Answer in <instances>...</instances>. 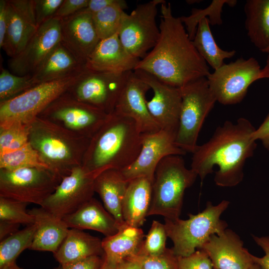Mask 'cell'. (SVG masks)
Wrapping results in <instances>:
<instances>
[{
    "mask_svg": "<svg viewBox=\"0 0 269 269\" xmlns=\"http://www.w3.org/2000/svg\"><path fill=\"white\" fill-rule=\"evenodd\" d=\"M160 5L158 40L134 70L144 71L179 88L207 77L210 73L209 68L190 39L180 18L173 16L169 2Z\"/></svg>",
    "mask_w": 269,
    "mask_h": 269,
    "instance_id": "6da1fadb",
    "label": "cell"
},
{
    "mask_svg": "<svg viewBox=\"0 0 269 269\" xmlns=\"http://www.w3.org/2000/svg\"><path fill=\"white\" fill-rule=\"evenodd\" d=\"M255 130L244 118H239L236 123L226 121L217 128L207 142L197 146L192 153L191 168L202 181L217 166L214 178L217 186L237 185L243 179L245 163L257 146L252 136Z\"/></svg>",
    "mask_w": 269,
    "mask_h": 269,
    "instance_id": "7a4b0ae2",
    "label": "cell"
},
{
    "mask_svg": "<svg viewBox=\"0 0 269 269\" xmlns=\"http://www.w3.org/2000/svg\"><path fill=\"white\" fill-rule=\"evenodd\" d=\"M141 148V134L134 121L114 112L91 138L82 165L96 176L110 169L121 171Z\"/></svg>",
    "mask_w": 269,
    "mask_h": 269,
    "instance_id": "3957f363",
    "label": "cell"
},
{
    "mask_svg": "<svg viewBox=\"0 0 269 269\" xmlns=\"http://www.w3.org/2000/svg\"><path fill=\"white\" fill-rule=\"evenodd\" d=\"M90 139L40 117L30 125L29 142L49 169L62 180L82 165Z\"/></svg>",
    "mask_w": 269,
    "mask_h": 269,
    "instance_id": "277c9868",
    "label": "cell"
},
{
    "mask_svg": "<svg viewBox=\"0 0 269 269\" xmlns=\"http://www.w3.org/2000/svg\"><path fill=\"white\" fill-rule=\"evenodd\" d=\"M198 176L187 168L180 155L163 158L156 168L152 184V198L148 216L160 215L164 219L179 218L185 191Z\"/></svg>",
    "mask_w": 269,
    "mask_h": 269,
    "instance_id": "5b68a950",
    "label": "cell"
},
{
    "mask_svg": "<svg viewBox=\"0 0 269 269\" xmlns=\"http://www.w3.org/2000/svg\"><path fill=\"white\" fill-rule=\"evenodd\" d=\"M229 204L226 200L216 205L208 202L203 211L196 214H189L187 219H164L166 233L173 242L171 249L174 254L178 257L188 256L200 249L211 236L221 234L228 224L220 217Z\"/></svg>",
    "mask_w": 269,
    "mask_h": 269,
    "instance_id": "8992f818",
    "label": "cell"
},
{
    "mask_svg": "<svg viewBox=\"0 0 269 269\" xmlns=\"http://www.w3.org/2000/svg\"><path fill=\"white\" fill-rule=\"evenodd\" d=\"M181 105L175 144L193 153L198 135L208 115L217 102L206 77L192 81L180 88Z\"/></svg>",
    "mask_w": 269,
    "mask_h": 269,
    "instance_id": "52a82bcc",
    "label": "cell"
},
{
    "mask_svg": "<svg viewBox=\"0 0 269 269\" xmlns=\"http://www.w3.org/2000/svg\"><path fill=\"white\" fill-rule=\"evenodd\" d=\"M86 68L77 73L37 85L21 95L0 103V125L19 122L30 125L54 100L82 77Z\"/></svg>",
    "mask_w": 269,
    "mask_h": 269,
    "instance_id": "ba28073f",
    "label": "cell"
},
{
    "mask_svg": "<svg viewBox=\"0 0 269 269\" xmlns=\"http://www.w3.org/2000/svg\"><path fill=\"white\" fill-rule=\"evenodd\" d=\"M61 181L47 168L0 169V197L40 206Z\"/></svg>",
    "mask_w": 269,
    "mask_h": 269,
    "instance_id": "9c48e42d",
    "label": "cell"
},
{
    "mask_svg": "<svg viewBox=\"0 0 269 269\" xmlns=\"http://www.w3.org/2000/svg\"><path fill=\"white\" fill-rule=\"evenodd\" d=\"M110 115L78 100L68 90L54 100L38 117L91 139Z\"/></svg>",
    "mask_w": 269,
    "mask_h": 269,
    "instance_id": "30bf717a",
    "label": "cell"
},
{
    "mask_svg": "<svg viewBox=\"0 0 269 269\" xmlns=\"http://www.w3.org/2000/svg\"><path fill=\"white\" fill-rule=\"evenodd\" d=\"M164 2L153 0L138 5L129 14L124 11L118 35L124 47L133 56L143 58L156 45L160 36L156 21L157 6Z\"/></svg>",
    "mask_w": 269,
    "mask_h": 269,
    "instance_id": "8fae6325",
    "label": "cell"
},
{
    "mask_svg": "<svg viewBox=\"0 0 269 269\" xmlns=\"http://www.w3.org/2000/svg\"><path fill=\"white\" fill-rule=\"evenodd\" d=\"M261 70L255 58H240L224 64L206 78L217 101L225 105H234L243 100L250 85L259 80Z\"/></svg>",
    "mask_w": 269,
    "mask_h": 269,
    "instance_id": "7c38bea8",
    "label": "cell"
},
{
    "mask_svg": "<svg viewBox=\"0 0 269 269\" xmlns=\"http://www.w3.org/2000/svg\"><path fill=\"white\" fill-rule=\"evenodd\" d=\"M131 72H99L86 69L82 77L68 91L78 100L111 114Z\"/></svg>",
    "mask_w": 269,
    "mask_h": 269,
    "instance_id": "4fadbf2b",
    "label": "cell"
},
{
    "mask_svg": "<svg viewBox=\"0 0 269 269\" xmlns=\"http://www.w3.org/2000/svg\"><path fill=\"white\" fill-rule=\"evenodd\" d=\"M96 177L82 165L74 168L40 207L62 219L93 197Z\"/></svg>",
    "mask_w": 269,
    "mask_h": 269,
    "instance_id": "5bb4252c",
    "label": "cell"
},
{
    "mask_svg": "<svg viewBox=\"0 0 269 269\" xmlns=\"http://www.w3.org/2000/svg\"><path fill=\"white\" fill-rule=\"evenodd\" d=\"M185 151L175 144V136L160 130L149 134H141V148L135 160L120 171L125 179L144 177L153 181L154 173L160 161L169 155H183Z\"/></svg>",
    "mask_w": 269,
    "mask_h": 269,
    "instance_id": "9a60e30c",
    "label": "cell"
},
{
    "mask_svg": "<svg viewBox=\"0 0 269 269\" xmlns=\"http://www.w3.org/2000/svg\"><path fill=\"white\" fill-rule=\"evenodd\" d=\"M134 71L153 91V97L146 102L152 118L160 130L176 138L182 100L180 89L167 85L144 71Z\"/></svg>",
    "mask_w": 269,
    "mask_h": 269,
    "instance_id": "2e32d148",
    "label": "cell"
},
{
    "mask_svg": "<svg viewBox=\"0 0 269 269\" xmlns=\"http://www.w3.org/2000/svg\"><path fill=\"white\" fill-rule=\"evenodd\" d=\"M60 41V19L53 17L38 27L20 53L10 58V72L18 76L32 75Z\"/></svg>",
    "mask_w": 269,
    "mask_h": 269,
    "instance_id": "e0dca14e",
    "label": "cell"
},
{
    "mask_svg": "<svg viewBox=\"0 0 269 269\" xmlns=\"http://www.w3.org/2000/svg\"><path fill=\"white\" fill-rule=\"evenodd\" d=\"M8 25L2 48L10 58L24 49L37 31L34 0H6Z\"/></svg>",
    "mask_w": 269,
    "mask_h": 269,
    "instance_id": "ac0fdd59",
    "label": "cell"
},
{
    "mask_svg": "<svg viewBox=\"0 0 269 269\" xmlns=\"http://www.w3.org/2000/svg\"><path fill=\"white\" fill-rule=\"evenodd\" d=\"M149 86L131 71L116 103L115 112L128 116L135 122L141 134H149L160 130L151 116L145 95Z\"/></svg>",
    "mask_w": 269,
    "mask_h": 269,
    "instance_id": "d6986e66",
    "label": "cell"
},
{
    "mask_svg": "<svg viewBox=\"0 0 269 269\" xmlns=\"http://www.w3.org/2000/svg\"><path fill=\"white\" fill-rule=\"evenodd\" d=\"M61 43L85 65L99 41L92 14L80 10L60 19Z\"/></svg>",
    "mask_w": 269,
    "mask_h": 269,
    "instance_id": "ffe728a7",
    "label": "cell"
},
{
    "mask_svg": "<svg viewBox=\"0 0 269 269\" xmlns=\"http://www.w3.org/2000/svg\"><path fill=\"white\" fill-rule=\"evenodd\" d=\"M200 249L209 257L213 269H250L255 264L243 241L231 229L211 236Z\"/></svg>",
    "mask_w": 269,
    "mask_h": 269,
    "instance_id": "44dd1931",
    "label": "cell"
},
{
    "mask_svg": "<svg viewBox=\"0 0 269 269\" xmlns=\"http://www.w3.org/2000/svg\"><path fill=\"white\" fill-rule=\"evenodd\" d=\"M140 59L124 47L118 32L100 40L85 63V68L99 72L123 73L134 71Z\"/></svg>",
    "mask_w": 269,
    "mask_h": 269,
    "instance_id": "7402d4cb",
    "label": "cell"
},
{
    "mask_svg": "<svg viewBox=\"0 0 269 269\" xmlns=\"http://www.w3.org/2000/svg\"><path fill=\"white\" fill-rule=\"evenodd\" d=\"M62 219L69 228L92 230L105 237L116 234L120 229L114 217L93 197Z\"/></svg>",
    "mask_w": 269,
    "mask_h": 269,
    "instance_id": "603a6c76",
    "label": "cell"
},
{
    "mask_svg": "<svg viewBox=\"0 0 269 269\" xmlns=\"http://www.w3.org/2000/svg\"><path fill=\"white\" fill-rule=\"evenodd\" d=\"M28 212L34 217L36 231L30 250L53 254L65 238L69 228L62 219L44 208H34Z\"/></svg>",
    "mask_w": 269,
    "mask_h": 269,
    "instance_id": "cb8c5ba5",
    "label": "cell"
},
{
    "mask_svg": "<svg viewBox=\"0 0 269 269\" xmlns=\"http://www.w3.org/2000/svg\"><path fill=\"white\" fill-rule=\"evenodd\" d=\"M152 182L139 177L129 181L122 203V215L125 223L140 228L144 223L151 204Z\"/></svg>",
    "mask_w": 269,
    "mask_h": 269,
    "instance_id": "d4e9b609",
    "label": "cell"
},
{
    "mask_svg": "<svg viewBox=\"0 0 269 269\" xmlns=\"http://www.w3.org/2000/svg\"><path fill=\"white\" fill-rule=\"evenodd\" d=\"M129 181L120 171L106 170L95 179L94 190L101 197L105 208L114 217L120 229L127 224L122 215V203Z\"/></svg>",
    "mask_w": 269,
    "mask_h": 269,
    "instance_id": "484cf974",
    "label": "cell"
},
{
    "mask_svg": "<svg viewBox=\"0 0 269 269\" xmlns=\"http://www.w3.org/2000/svg\"><path fill=\"white\" fill-rule=\"evenodd\" d=\"M80 63L60 42L31 75L36 85L52 81L83 71Z\"/></svg>",
    "mask_w": 269,
    "mask_h": 269,
    "instance_id": "4316f807",
    "label": "cell"
},
{
    "mask_svg": "<svg viewBox=\"0 0 269 269\" xmlns=\"http://www.w3.org/2000/svg\"><path fill=\"white\" fill-rule=\"evenodd\" d=\"M55 259L63 265L92 256L104 255L102 240L83 230L70 228L63 242L53 254Z\"/></svg>",
    "mask_w": 269,
    "mask_h": 269,
    "instance_id": "83f0119b",
    "label": "cell"
},
{
    "mask_svg": "<svg viewBox=\"0 0 269 269\" xmlns=\"http://www.w3.org/2000/svg\"><path fill=\"white\" fill-rule=\"evenodd\" d=\"M144 233L140 228L126 225L116 234L102 240L105 259L118 264L122 261L138 254Z\"/></svg>",
    "mask_w": 269,
    "mask_h": 269,
    "instance_id": "f1b7e54d",
    "label": "cell"
},
{
    "mask_svg": "<svg viewBox=\"0 0 269 269\" xmlns=\"http://www.w3.org/2000/svg\"><path fill=\"white\" fill-rule=\"evenodd\" d=\"M244 11L247 35L251 42L264 52L269 49V0H248Z\"/></svg>",
    "mask_w": 269,
    "mask_h": 269,
    "instance_id": "f546056e",
    "label": "cell"
},
{
    "mask_svg": "<svg viewBox=\"0 0 269 269\" xmlns=\"http://www.w3.org/2000/svg\"><path fill=\"white\" fill-rule=\"evenodd\" d=\"M209 18L202 19L199 22L192 42L200 55L214 70L222 66L226 58L236 54L234 50H224L217 44L209 25Z\"/></svg>",
    "mask_w": 269,
    "mask_h": 269,
    "instance_id": "4dcf8cb0",
    "label": "cell"
},
{
    "mask_svg": "<svg viewBox=\"0 0 269 269\" xmlns=\"http://www.w3.org/2000/svg\"><path fill=\"white\" fill-rule=\"evenodd\" d=\"M35 231V224L27 226L0 241V269L15 262L21 253L26 249H30Z\"/></svg>",
    "mask_w": 269,
    "mask_h": 269,
    "instance_id": "1f68e13d",
    "label": "cell"
},
{
    "mask_svg": "<svg viewBox=\"0 0 269 269\" xmlns=\"http://www.w3.org/2000/svg\"><path fill=\"white\" fill-rule=\"evenodd\" d=\"M128 7L127 2L119 0L92 15L94 25L100 40L108 38L119 32L123 13Z\"/></svg>",
    "mask_w": 269,
    "mask_h": 269,
    "instance_id": "d6a6232c",
    "label": "cell"
},
{
    "mask_svg": "<svg viewBox=\"0 0 269 269\" xmlns=\"http://www.w3.org/2000/svg\"><path fill=\"white\" fill-rule=\"evenodd\" d=\"M236 0H214L210 5L205 9L193 8L191 14L188 16L180 17L190 39L192 40L196 33L197 25L203 18L209 16V23L212 25H220L222 23L221 13L225 4L230 6H235Z\"/></svg>",
    "mask_w": 269,
    "mask_h": 269,
    "instance_id": "836d02e7",
    "label": "cell"
},
{
    "mask_svg": "<svg viewBox=\"0 0 269 269\" xmlns=\"http://www.w3.org/2000/svg\"><path fill=\"white\" fill-rule=\"evenodd\" d=\"M25 167L49 169L29 142L14 151L0 154V169H14Z\"/></svg>",
    "mask_w": 269,
    "mask_h": 269,
    "instance_id": "e575fe53",
    "label": "cell"
},
{
    "mask_svg": "<svg viewBox=\"0 0 269 269\" xmlns=\"http://www.w3.org/2000/svg\"><path fill=\"white\" fill-rule=\"evenodd\" d=\"M30 125L13 122L0 125V154L18 149L29 142Z\"/></svg>",
    "mask_w": 269,
    "mask_h": 269,
    "instance_id": "d590c367",
    "label": "cell"
},
{
    "mask_svg": "<svg viewBox=\"0 0 269 269\" xmlns=\"http://www.w3.org/2000/svg\"><path fill=\"white\" fill-rule=\"evenodd\" d=\"M36 85L31 75L18 76L2 68L0 74V103L12 99Z\"/></svg>",
    "mask_w": 269,
    "mask_h": 269,
    "instance_id": "8d00e7d4",
    "label": "cell"
},
{
    "mask_svg": "<svg viewBox=\"0 0 269 269\" xmlns=\"http://www.w3.org/2000/svg\"><path fill=\"white\" fill-rule=\"evenodd\" d=\"M28 204L0 197V221L26 226L35 224L34 217L26 209Z\"/></svg>",
    "mask_w": 269,
    "mask_h": 269,
    "instance_id": "74e56055",
    "label": "cell"
},
{
    "mask_svg": "<svg viewBox=\"0 0 269 269\" xmlns=\"http://www.w3.org/2000/svg\"><path fill=\"white\" fill-rule=\"evenodd\" d=\"M167 237L164 224L153 220L137 255L156 256L163 253L167 249Z\"/></svg>",
    "mask_w": 269,
    "mask_h": 269,
    "instance_id": "f35d334b",
    "label": "cell"
},
{
    "mask_svg": "<svg viewBox=\"0 0 269 269\" xmlns=\"http://www.w3.org/2000/svg\"><path fill=\"white\" fill-rule=\"evenodd\" d=\"M129 259L138 263L141 269H178V257L171 248L156 256L137 255Z\"/></svg>",
    "mask_w": 269,
    "mask_h": 269,
    "instance_id": "ab89813d",
    "label": "cell"
},
{
    "mask_svg": "<svg viewBox=\"0 0 269 269\" xmlns=\"http://www.w3.org/2000/svg\"><path fill=\"white\" fill-rule=\"evenodd\" d=\"M178 269H213L211 260L202 250L186 257H178Z\"/></svg>",
    "mask_w": 269,
    "mask_h": 269,
    "instance_id": "60d3db41",
    "label": "cell"
},
{
    "mask_svg": "<svg viewBox=\"0 0 269 269\" xmlns=\"http://www.w3.org/2000/svg\"><path fill=\"white\" fill-rule=\"evenodd\" d=\"M63 0H34L35 15L37 26L53 17Z\"/></svg>",
    "mask_w": 269,
    "mask_h": 269,
    "instance_id": "b9f144b4",
    "label": "cell"
},
{
    "mask_svg": "<svg viewBox=\"0 0 269 269\" xmlns=\"http://www.w3.org/2000/svg\"><path fill=\"white\" fill-rule=\"evenodd\" d=\"M105 261L104 255L92 256L63 265L59 269H100Z\"/></svg>",
    "mask_w": 269,
    "mask_h": 269,
    "instance_id": "7bdbcfd3",
    "label": "cell"
},
{
    "mask_svg": "<svg viewBox=\"0 0 269 269\" xmlns=\"http://www.w3.org/2000/svg\"><path fill=\"white\" fill-rule=\"evenodd\" d=\"M89 0H63L53 17L62 19L86 8Z\"/></svg>",
    "mask_w": 269,
    "mask_h": 269,
    "instance_id": "ee69618b",
    "label": "cell"
},
{
    "mask_svg": "<svg viewBox=\"0 0 269 269\" xmlns=\"http://www.w3.org/2000/svg\"><path fill=\"white\" fill-rule=\"evenodd\" d=\"M252 237L256 243L265 253L263 257H258L252 255L254 263L258 265L260 269H269V236L258 237L252 235Z\"/></svg>",
    "mask_w": 269,
    "mask_h": 269,
    "instance_id": "f6af8a7d",
    "label": "cell"
},
{
    "mask_svg": "<svg viewBox=\"0 0 269 269\" xmlns=\"http://www.w3.org/2000/svg\"><path fill=\"white\" fill-rule=\"evenodd\" d=\"M252 136L256 141L260 140L265 147L269 150V114L261 125L255 129Z\"/></svg>",
    "mask_w": 269,
    "mask_h": 269,
    "instance_id": "bcb514c9",
    "label": "cell"
},
{
    "mask_svg": "<svg viewBox=\"0 0 269 269\" xmlns=\"http://www.w3.org/2000/svg\"><path fill=\"white\" fill-rule=\"evenodd\" d=\"M8 25L6 0H0V47L4 41Z\"/></svg>",
    "mask_w": 269,
    "mask_h": 269,
    "instance_id": "7dc6e473",
    "label": "cell"
},
{
    "mask_svg": "<svg viewBox=\"0 0 269 269\" xmlns=\"http://www.w3.org/2000/svg\"><path fill=\"white\" fill-rule=\"evenodd\" d=\"M119 0H89L87 7L81 10L92 15L107 6L115 4Z\"/></svg>",
    "mask_w": 269,
    "mask_h": 269,
    "instance_id": "c3c4849f",
    "label": "cell"
},
{
    "mask_svg": "<svg viewBox=\"0 0 269 269\" xmlns=\"http://www.w3.org/2000/svg\"><path fill=\"white\" fill-rule=\"evenodd\" d=\"M19 226L18 224L0 221V241L17 232Z\"/></svg>",
    "mask_w": 269,
    "mask_h": 269,
    "instance_id": "681fc988",
    "label": "cell"
},
{
    "mask_svg": "<svg viewBox=\"0 0 269 269\" xmlns=\"http://www.w3.org/2000/svg\"><path fill=\"white\" fill-rule=\"evenodd\" d=\"M118 269H141L140 266L135 261L127 259L118 264Z\"/></svg>",
    "mask_w": 269,
    "mask_h": 269,
    "instance_id": "f907efd6",
    "label": "cell"
},
{
    "mask_svg": "<svg viewBox=\"0 0 269 269\" xmlns=\"http://www.w3.org/2000/svg\"><path fill=\"white\" fill-rule=\"evenodd\" d=\"M263 78H269V54H268L266 64L264 68L261 70L259 80Z\"/></svg>",
    "mask_w": 269,
    "mask_h": 269,
    "instance_id": "816d5d0a",
    "label": "cell"
},
{
    "mask_svg": "<svg viewBox=\"0 0 269 269\" xmlns=\"http://www.w3.org/2000/svg\"><path fill=\"white\" fill-rule=\"evenodd\" d=\"M100 269H118V264L108 261L105 259L104 262Z\"/></svg>",
    "mask_w": 269,
    "mask_h": 269,
    "instance_id": "f5cc1de1",
    "label": "cell"
},
{
    "mask_svg": "<svg viewBox=\"0 0 269 269\" xmlns=\"http://www.w3.org/2000/svg\"><path fill=\"white\" fill-rule=\"evenodd\" d=\"M0 269H22L19 267L15 262L10 263Z\"/></svg>",
    "mask_w": 269,
    "mask_h": 269,
    "instance_id": "db71d44e",
    "label": "cell"
},
{
    "mask_svg": "<svg viewBox=\"0 0 269 269\" xmlns=\"http://www.w3.org/2000/svg\"><path fill=\"white\" fill-rule=\"evenodd\" d=\"M250 269H260V268L258 265L254 264Z\"/></svg>",
    "mask_w": 269,
    "mask_h": 269,
    "instance_id": "11a10c76",
    "label": "cell"
},
{
    "mask_svg": "<svg viewBox=\"0 0 269 269\" xmlns=\"http://www.w3.org/2000/svg\"><path fill=\"white\" fill-rule=\"evenodd\" d=\"M264 52L269 54V49L266 50Z\"/></svg>",
    "mask_w": 269,
    "mask_h": 269,
    "instance_id": "9f6ffc18",
    "label": "cell"
},
{
    "mask_svg": "<svg viewBox=\"0 0 269 269\" xmlns=\"http://www.w3.org/2000/svg\"><path fill=\"white\" fill-rule=\"evenodd\" d=\"M59 269V267H58V268H54V269Z\"/></svg>",
    "mask_w": 269,
    "mask_h": 269,
    "instance_id": "6f0895ef",
    "label": "cell"
}]
</instances>
